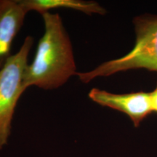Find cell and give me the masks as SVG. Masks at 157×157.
<instances>
[{"instance_id":"7","label":"cell","mask_w":157,"mask_h":157,"mask_svg":"<svg viewBox=\"0 0 157 157\" xmlns=\"http://www.w3.org/2000/svg\"><path fill=\"white\" fill-rule=\"evenodd\" d=\"M150 94H151V98L153 111L157 113V85L154 91H153L152 93H150Z\"/></svg>"},{"instance_id":"4","label":"cell","mask_w":157,"mask_h":157,"mask_svg":"<svg viewBox=\"0 0 157 157\" xmlns=\"http://www.w3.org/2000/svg\"><path fill=\"white\" fill-rule=\"evenodd\" d=\"M88 96L92 101L102 106L109 107L127 114L138 127L141 121L154 113L150 93L137 92L126 94H114L93 88Z\"/></svg>"},{"instance_id":"2","label":"cell","mask_w":157,"mask_h":157,"mask_svg":"<svg viewBox=\"0 0 157 157\" xmlns=\"http://www.w3.org/2000/svg\"><path fill=\"white\" fill-rule=\"evenodd\" d=\"M133 23L136 42L132 50L121 58L104 62L90 71L77 73L80 81L86 84L99 76L138 68L157 72V15H141L135 17Z\"/></svg>"},{"instance_id":"1","label":"cell","mask_w":157,"mask_h":157,"mask_svg":"<svg viewBox=\"0 0 157 157\" xmlns=\"http://www.w3.org/2000/svg\"><path fill=\"white\" fill-rule=\"evenodd\" d=\"M42 15L44 32L37 45L34 60L25 71V90L31 86L45 90L57 89L77 74L73 48L61 17L50 12Z\"/></svg>"},{"instance_id":"3","label":"cell","mask_w":157,"mask_h":157,"mask_svg":"<svg viewBox=\"0 0 157 157\" xmlns=\"http://www.w3.org/2000/svg\"><path fill=\"white\" fill-rule=\"evenodd\" d=\"M33 43V37H25L18 52L10 57L0 69V149L7 143L15 107L25 91L23 78Z\"/></svg>"},{"instance_id":"6","label":"cell","mask_w":157,"mask_h":157,"mask_svg":"<svg viewBox=\"0 0 157 157\" xmlns=\"http://www.w3.org/2000/svg\"><path fill=\"white\" fill-rule=\"evenodd\" d=\"M27 12L36 11L43 13L57 8H67L82 12L87 15L94 13L105 15L106 11L95 2L82 0H21Z\"/></svg>"},{"instance_id":"5","label":"cell","mask_w":157,"mask_h":157,"mask_svg":"<svg viewBox=\"0 0 157 157\" xmlns=\"http://www.w3.org/2000/svg\"><path fill=\"white\" fill-rule=\"evenodd\" d=\"M27 13L21 0H0V69L11 56L12 43Z\"/></svg>"}]
</instances>
